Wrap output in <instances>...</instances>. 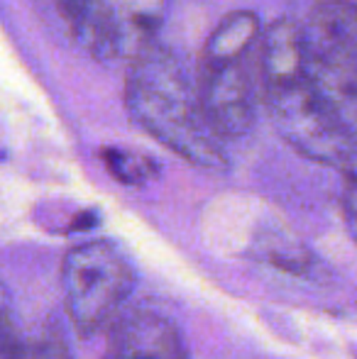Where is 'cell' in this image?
I'll return each mask as SVG.
<instances>
[{
  "label": "cell",
  "mask_w": 357,
  "mask_h": 359,
  "mask_svg": "<svg viewBox=\"0 0 357 359\" xmlns=\"http://www.w3.org/2000/svg\"><path fill=\"white\" fill-rule=\"evenodd\" d=\"M260 100L281 140L301 156L325 166H353L357 144L321 93L294 20L271 22L262 32Z\"/></svg>",
  "instance_id": "obj_1"
},
{
  "label": "cell",
  "mask_w": 357,
  "mask_h": 359,
  "mask_svg": "<svg viewBox=\"0 0 357 359\" xmlns=\"http://www.w3.org/2000/svg\"><path fill=\"white\" fill-rule=\"evenodd\" d=\"M125 108L137 128L191 166L203 171L228 169L225 142L210 128L196 83L172 49L154 42L130 62Z\"/></svg>",
  "instance_id": "obj_2"
},
{
  "label": "cell",
  "mask_w": 357,
  "mask_h": 359,
  "mask_svg": "<svg viewBox=\"0 0 357 359\" xmlns=\"http://www.w3.org/2000/svg\"><path fill=\"white\" fill-rule=\"evenodd\" d=\"M260 42L262 29L252 10L225 15L208 34L196 67L201 108L223 142L252 130L260 108Z\"/></svg>",
  "instance_id": "obj_3"
},
{
  "label": "cell",
  "mask_w": 357,
  "mask_h": 359,
  "mask_svg": "<svg viewBox=\"0 0 357 359\" xmlns=\"http://www.w3.org/2000/svg\"><path fill=\"white\" fill-rule=\"evenodd\" d=\"M64 42L103 64L133 62L157 42L169 0H37Z\"/></svg>",
  "instance_id": "obj_4"
},
{
  "label": "cell",
  "mask_w": 357,
  "mask_h": 359,
  "mask_svg": "<svg viewBox=\"0 0 357 359\" xmlns=\"http://www.w3.org/2000/svg\"><path fill=\"white\" fill-rule=\"evenodd\" d=\"M299 25L311 74L357 144V3L323 0Z\"/></svg>",
  "instance_id": "obj_5"
},
{
  "label": "cell",
  "mask_w": 357,
  "mask_h": 359,
  "mask_svg": "<svg viewBox=\"0 0 357 359\" xmlns=\"http://www.w3.org/2000/svg\"><path fill=\"white\" fill-rule=\"evenodd\" d=\"M133 288L135 271L110 242H83L64 257V306L74 330L81 337L110 330Z\"/></svg>",
  "instance_id": "obj_6"
},
{
  "label": "cell",
  "mask_w": 357,
  "mask_h": 359,
  "mask_svg": "<svg viewBox=\"0 0 357 359\" xmlns=\"http://www.w3.org/2000/svg\"><path fill=\"white\" fill-rule=\"evenodd\" d=\"M105 359H184V342L169 318L133 311L110 327Z\"/></svg>",
  "instance_id": "obj_7"
},
{
  "label": "cell",
  "mask_w": 357,
  "mask_h": 359,
  "mask_svg": "<svg viewBox=\"0 0 357 359\" xmlns=\"http://www.w3.org/2000/svg\"><path fill=\"white\" fill-rule=\"evenodd\" d=\"M13 359H72V352L59 330L42 327L29 337H18Z\"/></svg>",
  "instance_id": "obj_8"
},
{
  "label": "cell",
  "mask_w": 357,
  "mask_h": 359,
  "mask_svg": "<svg viewBox=\"0 0 357 359\" xmlns=\"http://www.w3.org/2000/svg\"><path fill=\"white\" fill-rule=\"evenodd\" d=\"M103 159L108 171L123 184H142L144 179L154 174V164L147 156L133 154L125 149H105Z\"/></svg>",
  "instance_id": "obj_9"
},
{
  "label": "cell",
  "mask_w": 357,
  "mask_h": 359,
  "mask_svg": "<svg viewBox=\"0 0 357 359\" xmlns=\"http://www.w3.org/2000/svg\"><path fill=\"white\" fill-rule=\"evenodd\" d=\"M18 347V335L13 325V306L8 288L0 284V359H13Z\"/></svg>",
  "instance_id": "obj_10"
},
{
  "label": "cell",
  "mask_w": 357,
  "mask_h": 359,
  "mask_svg": "<svg viewBox=\"0 0 357 359\" xmlns=\"http://www.w3.org/2000/svg\"><path fill=\"white\" fill-rule=\"evenodd\" d=\"M343 215L350 235L357 242V174H350L343 189Z\"/></svg>",
  "instance_id": "obj_11"
}]
</instances>
